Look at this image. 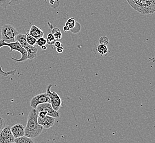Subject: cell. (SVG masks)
Instances as JSON below:
<instances>
[{
	"mask_svg": "<svg viewBox=\"0 0 155 143\" xmlns=\"http://www.w3.org/2000/svg\"><path fill=\"white\" fill-rule=\"evenodd\" d=\"M38 111L32 108L28 116L27 125L24 128V136L33 139L41 134L44 128L38 123Z\"/></svg>",
	"mask_w": 155,
	"mask_h": 143,
	"instance_id": "6da1fadb",
	"label": "cell"
},
{
	"mask_svg": "<svg viewBox=\"0 0 155 143\" xmlns=\"http://www.w3.org/2000/svg\"><path fill=\"white\" fill-rule=\"evenodd\" d=\"M136 11L143 15H152L155 12V0H127Z\"/></svg>",
	"mask_w": 155,
	"mask_h": 143,
	"instance_id": "7a4b0ae2",
	"label": "cell"
},
{
	"mask_svg": "<svg viewBox=\"0 0 155 143\" xmlns=\"http://www.w3.org/2000/svg\"><path fill=\"white\" fill-rule=\"evenodd\" d=\"M18 34L17 30L11 24H4L1 27V40L7 44L15 42V37Z\"/></svg>",
	"mask_w": 155,
	"mask_h": 143,
	"instance_id": "3957f363",
	"label": "cell"
},
{
	"mask_svg": "<svg viewBox=\"0 0 155 143\" xmlns=\"http://www.w3.org/2000/svg\"><path fill=\"white\" fill-rule=\"evenodd\" d=\"M5 46L10 48L9 52H11L13 51H18L21 55V58L17 59V58H14V57H11L12 60L15 61L16 62H24L28 60V53H27V51L21 46V44L18 42L7 44V43H6L3 42L2 40H0L1 48Z\"/></svg>",
	"mask_w": 155,
	"mask_h": 143,
	"instance_id": "277c9868",
	"label": "cell"
},
{
	"mask_svg": "<svg viewBox=\"0 0 155 143\" xmlns=\"http://www.w3.org/2000/svg\"><path fill=\"white\" fill-rule=\"evenodd\" d=\"M15 42H18L21 46L24 48L28 53V60H33L36 57L38 48L34 46H31L28 44L26 40V35L18 34L15 38Z\"/></svg>",
	"mask_w": 155,
	"mask_h": 143,
	"instance_id": "5b68a950",
	"label": "cell"
},
{
	"mask_svg": "<svg viewBox=\"0 0 155 143\" xmlns=\"http://www.w3.org/2000/svg\"><path fill=\"white\" fill-rule=\"evenodd\" d=\"M52 86V84H49L47 87L46 94L50 100V104L54 110L58 111L62 106V100L60 96L56 92H51V88Z\"/></svg>",
	"mask_w": 155,
	"mask_h": 143,
	"instance_id": "8992f818",
	"label": "cell"
},
{
	"mask_svg": "<svg viewBox=\"0 0 155 143\" xmlns=\"http://www.w3.org/2000/svg\"><path fill=\"white\" fill-rule=\"evenodd\" d=\"M44 103H50V100L46 92H44L34 96L30 100V105L34 109L36 110L37 106Z\"/></svg>",
	"mask_w": 155,
	"mask_h": 143,
	"instance_id": "52a82bcc",
	"label": "cell"
},
{
	"mask_svg": "<svg viewBox=\"0 0 155 143\" xmlns=\"http://www.w3.org/2000/svg\"><path fill=\"white\" fill-rule=\"evenodd\" d=\"M36 110L38 112L42 111H45L46 112L48 116L52 117L55 118H59L60 116V113L58 112V111L54 110L50 103H44L39 105L36 107Z\"/></svg>",
	"mask_w": 155,
	"mask_h": 143,
	"instance_id": "ba28073f",
	"label": "cell"
},
{
	"mask_svg": "<svg viewBox=\"0 0 155 143\" xmlns=\"http://www.w3.org/2000/svg\"><path fill=\"white\" fill-rule=\"evenodd\" d=\"M15 139L10 126L5 127L0 132V143H13Z\"/></svg>",
	"mask_w": 155,
	"mask_h": 143,
	"instance_id": "9c48e42d",
	"label": "cell"
},
{
	"mask_svg": "<svg viewBox=\"0 0 155 143\" xmlns=\"http://www.w3.org/2000/svg\"><path fill=\"white\" fill-rule=\"evenodd\" d=\"M55 122V118L52 117L46 116L44 118H41L40 117H38V123L39 125H41L44 129H48L51 128Z\"/></svg>",
	"mask_w": 155,
	"mask_h": 143,
	"instance_id": "30bf717a",
	"label": "cell"
},
{
	"mask_svg": "<svg viewBox=\"0 0 155 143\" xmlns=\"http://www.w3.org/2000/svg\"><path fill=\"white\" fill-rule=\"evenodd\" d=\"M24 125L20 123L16 124L11 127V131L15 138L24 136Z\"/></svg>",
	"mask_w": 155,
	"mask_h": 143,
	"instance_id": "8fae6325",
	"label": "cell"
},
{
	"mask_svg": "<svg viewBox=\"0 0 155 143\" xmlns=\"http://www.w3.org/2000/svg\"><path fill=\"white\" fill-rule=\"evenodd\" d=\"M28 34L34 37V38H35L36 40L42 38L44 36V33L42 30H41V29H40L39 28L36 27L35 25H33L31 28H30L29 32Z\"/></svg>",
	"mask_w": 155,
	"mask_h": 143,
	"instance_id": "7c38bea8",
	"label": "cell"
},
{
	"mask_svg": "<svg viewBox=\"0 0 155 143\" xmlns=\"http://www.w3.org/2000/svg\"><path fill=\"white\" fill-rule=\"evenodd\" d=\"M14 142L15 143H34L32 138L27 137L25 136L15 138Z\"/></svg>",
	"mask_w": 155,
	"mask_h": 143,
	"instance_id": "4fadbf2b",
	"label": "cell"
},
{
	"mask_svg": "<svg viewBox=\"0 0 155 143\" xmlns=\"http://www.w3.org/2000/svg\"><path fill=\"white\" fill-rule=\"evenodd\" d=\"M0 48H1V46H0ZM16 72H17V69H14V70L10 71L5 72L2 69V66H0V75H1L2 76L5 77H8L9 75H15Z\"/></svg>",
	"mask_w": 155,
	"mask_h": 143,
	"instance_id": "5bb4252c",
	"label": "cell"
},
{
	"mask_svg": "<svg viewBox=\"0 0 155 143\" xmlns=\"http://www.w3.org/2000/svg\"><path fill=\"white\" fill-rule=\"evenodd\" d=\"M75 23H76V22L74 20V18L72 17V18L68 19L67 21L66 22L65 26L68 28L69 30H71L74 28L75 25Z\"/></svg>",
	"mask_w": 155,
	"mask_h": 143,
	"instance_id": "9a60e30c",
	"label": "cell"
},
{
	"mask_svg": "<svg viewBox=\"0 0 155 143\" xmlns=\"http://www.w3.org/2000/svg\"><path fill=\"white\" fill-rule=\"evenodd\" d=\"M97 52L101 55H104L107 53L108 48L107 45L100 44L97 46Z\"/></svg>",
	"mask_w": 155,
	"mask_h": 143,
	"instance_id": "2e32d148",
	"label": "cell"
},
{
	"mask_svg": "<svg viewBox=\"0 0 155 143\" xmlns=\"http://www.w3.org/2000/svg\"><path fill=\"white\" fill-rule=\"evenodd\" d=\"M25 35H26V40L28 44H29L31 46H34L36 44L37 40L35 38L30 35L28 33H27Z\"/></svg>",
	"mask_w": 155,
	"mask_h": 143,
	"instance_id": "e0dca14e",
	"label": "cell"
},
{
	"mask_svg": "<svg viewBox=\"0 0 155 143\" xmlns=\"http://www.w3.org/2000/svg\"><path fill=\"white\" fill-rule=\"evenodd\" d=\"M56 41V40L54 38L53 34L50 33V34H48L47 39H46V42H47L48 44L49 45H54V44Z\"/></svg>",
	"mask_w": 155,
	"mask_h": 143,
	"instance_id": "ac0fdd59",
	"label": "cell"
},
{
	"mask_svg": "<svg viewBox=\"0 0 155 143\" xmlns=\"http://www.w3.org/2000/svg\"><path fill=\"white\" fill-rule=\"evenodd\" d=\"M36 44L38 45L40 47H41L43 46H45L47 44L46 39L44 38V37L40 38L36 40Z\"/></svg>",
	"mask_w": 155,
	"mask_h": 143,
	"instance_id": "d6986e66",
	"label": "cell"
},
{
	"mask_svg": "<svg viewBox=\"0 0 155 143\" xmlns=\"http://www.w3.org/2000/svg\"><path fill=\"white\" fill-rule=\"evenodd\" d=\"M99 43L101 45H107L109 43V39L107 36H103L99 39Z\"/></svg>",
	"mask_w": 155,
	"mask_h": 143,
	"instance_id": "ffe728a7",
	"label": "cell"
},
{
	"mask_svg": "<svg viewBox=\"0 0 155 143\" xmlns=\"http://www.w3.org/2000/svg\"><path fill=\"white\" fill-rule=\"evenodd\" d=\"M11 0H0V6L3 8L6 9L8 6H9V3Z\"/></svg>",
	"mask_w": 155,
	"mask_h": 143,
	"instance_id": "44dd1931",
	"label": "cell"
},
{
	"mask_svg": "<svg viewBox=\"0 0 155 143\" xmlns=\"http://www.w3.org/2000/svg\"><path fill=\"white\" fill-rule=\"evenodd\" d=\"M24 0H11L9 6H15L19 3H21Z\"/></svg>",
	"mask_w": 155,
	"mask_h": 143,
	"instance_id": "7402d4cb",
	"label": "cell"
},
{
	"mask_svg": "<svg viewBox=\"0 0 155 143\" xmlns=\"http://www.w3.org/2000/svg\"><path fill=\"white\" fill-rule=\"evenodd\" d=\"M54 38H55L56 40H60L62 37V33H61V32H56V33H54Z\"/></svg>",
	"mask_w": 155,
	"mask_h": 143,
	"instance_id": "603a6c76",
	"label": "cell"
},
{
	"mask_svg": "<svg viewBox=\"0 0 155 143\" xmlns=\"http://www.w3.org/2000/svg\"><path fill=\"white\" fill-rule=\"evenodd\" d=\"M5 127H6V125H5L4 119L0 117V132Z\"/></svg>",
	"mask_w": 155,
	"mask_h": 143,
	"instance_id": "cb8c5ba5",
	"label": "cell"
},
{
	"mask_svg": "<svg viewBox=\"0 0 155 143\" xmlns=\"http://www.w3.org/2000/svg\"><path fill=\"white\" fill-rule=\"evenodd\" d=\"M46 116H48V115H47L46 112H45V111H40V112H38V117H40V118H44Z\"/></svg>",
	"mask_w": 155,
	"mask_h": 143,
	"instance_id": "d4e9b609",
	"label": "cell"
},
{
	"mask_svg": "<svg viewBox=\"0 0 155 143\" xmlns=\"http://www.w3.org/2000/svg\"><path fill=\"white\" fill-rule=\"evenodd\" d=\"M54 45L56 48H59V47H63V46L61 44V42L60 41H58V40H56V42L54 44Z\"/></svg>",
	"mask_w": 155,
	"mask_h": 143,
	"instance_id": "484cf974",
	"label": "cell"
},
{
	"mask_svg": "<svg viewBox=\"0 0 155 143\" xmlns=\"http://www.w3.org/2000/svg\"><path fill=\"white\" fill-rule=\"evenodd\" d=\"M63 50H64L63 47H59V48H56V51L58 54L62 53Z\"/></svg>",
	"mask_w": 155,
	"mask_h": 143,
	"instance_id": "4316f807",
	"label": "cell"
},
{
	"mask_svg": "<svg viewBox=\"0 0 155 143\" xmlns=\"http://www.w3.org/2000/svg\"><path fill=\"white\" fill-rule=\"evenodd\" d=\"M61 32L60 29H58V28H54V29L52 30L51 33L54 34V33H56V32Z\"/></svg>",
	"mask_w": 155,
	"mask_h": 143,
	"instance_id": "83f0119b",
	"label": "cell"
},
{
	"mask_svg": "<svg viewBox=\"0 0 155 143\" xmlns=\"http://www.w3.org/2000/svg\"><path fill=\"white\" fill-rule=\"evenodd\" d=\"M41 50H46V49H47V47H46V45H45V46H41Z\"/></svg>",
	"mask_w": 155,
	"mask_h": 143,
	"instance_id": "f1b7e54d",
	"label": "cell"
},
{
	"mask_svg": "<svg viewBox=\"0 0 155 143\" xmlns=\"http://www.w3.org/2000/svg\"><path fill=\"white\" fill-rule=\"evenodd\" d=\"M63 30L64 32H67V31H69V29H68V28L67 27H66V26H64V27H63Z\"/></svg>",
	"mask_w": 155,
	"mask_h": 143,
	"instance_id": "f546056e",
	"label": "cell"
},
{
	"mask_svg": "<svg viewBox=\"0 0 155 143\" xmlns=\"http://www.w3.org/2000/svg\"><path fill=\"white\" fill-rule=\"evenodd\" d=\"M15 143V142H13V143Z\"/></svg>",
	"mask_w": 155,
	"mask_h": 143,
	"instance_id": "4dcf8cb0",
	"label": "cell"
},
{
	"mask_svg": "<svg viewBox=\"0 0 155 143\" xmlns=\"http://www.w3.org/2000/svg\"><path fill=\"white\" fill-rule=\"evenodd\" d=\"M45 1H46V0H45Z\"/></svg>",
	"mask_w": 155,
	"mask_h": 143,
	"instance_id": "1f68e13d",
	"label": "cell"
}]
</instances>
